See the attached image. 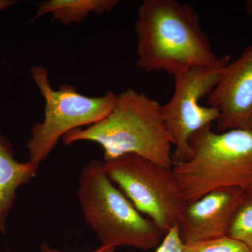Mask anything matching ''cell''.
<instances>
[{
  "label": "cell",
  "mask_w": 252,
  "mask_h": 252,
  "mask_svg": "<svg viewBox=\"0 0 252 252\" xmlns=\"http://www.w3.org/2000/svg\"><path fill=\"white\" fill-rule=\"evenodd\" d=\"M17 1H14V0H0V11L11 7Z\"/></svg>",
  "instance_id": "cell-16"
},
{
  "label": "cell",
  "mask_w": 252,
  "mask_h": 252,
  "mask_svg": "<svg viewBox=\"0 0 252 252\" xmlns=\"http://www.w3.org/2000/svg\"><path fill=\"white\" fill-rule=\"evenodd\" d=\"M116 248H111V247H104L101 246L98 250L93 252H115ZM63 252L59 251V250H56L50 247L49 245L44 244L41 247L40 252Z\"/></svg>",
  "instance_id": "cell-15"
},
{
  "label": "cell",
  "mask_w": 252,
  "mask_h": 252,
  "mask_svg": "<svg viewBox=\"0 0 252 252\" xmlns=\"http://www.w3.org/2000/svg\"><path fill=\"white\" fill-rule=\"evenodd\" d=\"M31 72L45 101L44 119L33 126L27 144L29 160L39 166L66 133L105 119L115 106L117 94L109 91L100 97H89L66 84L55 91L45 68L33 66Z\"/></svg>",
  "instance_id": "cell-5"
},
{
  "label": "cell",
  "mask_w": 252,
  "mask_h": 252,
  "mask_svg": "<svg viewBox=\"0 0 252 252\" xmlns=\"http://www.w3.org/2000/svg\"><path fill=\"white\" fill-rule=\"evenodd\" d=\"M137 67L176 76L218 62L198 13L189 3L144 0L137 14Z\"/></svg>",
  "instance_id": "cell-1"
},
{
  "label": "cell",
  "mask_w": 252,
  "mask_h": 252,
  "mask_svg": "<svg viewBox=\"0 0 252 252\" xmlns=\"http://www.w3.org/2000/svg\"><path fill=\"white\" fill-rule=\"evenodd\" d=\"M103 162L113 183L164 234L177 226L188 203L172 169L135 154Z\"/></svg>",
  "instance_id": "cell-6"
},
{
  "label": "cell",
  "mask_w": 252,
  "mask_h": 252,
  "mask_svg": "<svg viewBox=\"0 0 252 252\" xmlns=\"http://www.w3.org/2000/svg\"><path fill=\"white\" fill-rule=\"evenodd\" d=\"M185 245L181 238L178 228L175 226L164 236L156 252H185Z\"/></svg>",
  "instance_id": "cell-14"
},
{
  "label": "cell",
  "mask_w": 252,
  "mask_h": 252,
  "mask_svg": "<svg viewBox=\"0 0 252 252\" xmlns=\"http://www.w3.org/2000/svg\"><path fill=\"white\" fill-rule=\"evenodd\" d=\"M226 236L243 243L252 252V189L245 190Z\"/></svg>",
  "instance_id": "cell-12"
},
{
  "label": "cell",
  "mask_w": 252,
  "mask_h": 252,
  "mask_svg": "<svg viewBox=\"0 0 252 252\" xmlns=\"http://www.w3.org/2000/svg\"><path fill=\"white\" fill-rule=\"evenodd\" d=\"M229 56L220 58L213 65L198 66L176 76L171 99L161 105V115L173 140V165L187 161L191 157L189 140L205 126L220 117L215 107L202 106L200 99L208 96L220 81Z\"/></svg>",
  "instance_id": "cell-7"
},
{
  "label": "cell",
  "mask_w": 252,
  "mask_h": 252,
  "mask_svg": "<svg viewBox=\"0 0 252 252\" xmlns=\"http://www.w3.org/2000/svg\"><path fill=\"white\" fill-rule=\"evenodd\" d=\"M185 252H252L245 245L228 236L186 244Z\"/></svg>",
  "instance_id": "cell-13"
},
{
  "label": "cell",
  "mask_w": 252,
  "mask_h": 252,
  "mask_svg": "<svg viewBox=\"0 0 252 252\" xmlns=\"http://www.w3.org/2000/svg\"><path fill=\"white\" fill-rule=\"evenodd\" d=\"M77 195L86 223L102 246L147 251L163 240L165 235L160 228L144 217L109 179L103 161L93 159L84 167Z\"/></svg>",
  "instance_id": "cell-4"
},
{
  "label": "cell",
  "mask_w": 252,
  "mask_h": 252,
  "mask_svg": "<svg viewBox=\"0 0 252 252\" xmlns=\"http://www.w3.org/2000/svg\"><path fill=\"white\" fill-rule=\"evenodd\" d=\"M38 165L16 160L12 146L0 132V232L6 233V219L14 206L18 187L35 177Z\"/></svg>",
  "instance_id": "cell-10"
},
{
  "label": "cell",
  "mask_w": 252,
  "mask_h": 252,
  "mask_svg": "<svg viewBox=\"0 0 252 252\" xmlns=\"http://www.w3.org/2000/svg\"><path fill=\"white\" fill-rule=\"evenodd\" d=\"M119 2L118 0H48L39 5L34 20L51 14L63 25L80 23L91 13L111 12Z\"/></svg>",
  "instance_id": "cell-11"
},
{
  "label": "cell",
  "mask_w": 252,
  "mask_h": 252,
  "mask_svg": "<svg viewBox=\"0 0 252 252\" xmlns=\"http://www.w3.org/2000/svg\"><path fill=\"white\" fill-rule=\"evenodd\" d=\"M245 191L233 187L217 189L187 203L177 225L183 243L186 245L226 236Z\"/></svg>",
  "instance_id": "cell-9"
},
{
  "label": "cell",
  "mask_w": 252,
  "mask_h": 252,
  "mask_svg": "<svg viewBox=\"0 0 252 252\" xmlns=\"http://www.w3.org/2000/svg\"><path fill=\"white\" fill-rule=\"evenodd\" d=\"M189 145L191 157L172 169L187 203L217 189H252V127L219 132L207 126Z\"/></svg>",
  "instance_id": "cell-3"
},
{
  "label": "cell",
  "mask_w": 252,
  "mask_h": 252,
  "mask_svg": "<svg viewBox=\"0 0 252 252\" xmlns=\"http://www.w3.org/2000/svg\"><path fill=\"white\" fill-rule=\"evenodd\" d=\"M69 145L94 142L104 151V160L135 154L167 168L173 167L174 146L161 115V104L134 89L117 94L112 112L97 124L63 136Z\"/></svg>",
  "instance_id": "cell-2"
},
{
  "label": "cell",
  "mask_w": 252,
  "mask_h": 252,
  "mask_svg": "<svg viewBox=\"0 0 252 252\" xmlns=\"http://www.w3.org/2000/svg\"><path fill=\"white\" fill-rule=\"evenodd\" d=\"M245 9H246L248 14H252V0L247 1L246 4H245Z\"/></svg>",
  "instance_id": "cell-17"
},
{
  "label": "cell",
  "mask_w": 252,
  "mask_h": 252,
  "mask_svg": "<svg viewBox=\"0 0 252 252\" xmlns=\"http://www.w3.org/2000/svg\"><path fill=\"white\" fill-rule=\"evenodd\" d=\"M207 103L220 112L217 132L252 127V44L225 66Z\"/></svg>",
  "instance_id": "cell-8"
}]
</instances>
